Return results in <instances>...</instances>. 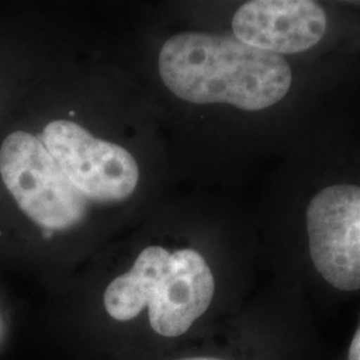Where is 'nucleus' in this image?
Here are the masks:
<instances>
[{"label":"nucleus","instance_id":"obj_1","mask_svg":"<svg viewBox=\"0 0 360 360\" xmlns=\"http://www.w3.org/2000/svg\"><path fill=\"white\" fill-rule=\"evenodd\" d=\"M168 90L195 104H231L260 111L281 102L292 84L283 56L239 39L183 32L168 39L159 55Z\"/></svg>","mask_w":360,"mask_h":360},{"label":"nucleus","instance_id":"obj_2","mask_svg":"<svg viewBox=\"0 0 360 360\" xmlns=\"http://www.w3.org/2000/svg\"><path fill=\"white\" fill-rule=\"evenodd\" d=\"M214 292V275L198 251L169 252L153 245L143 250L131 270L108 284L104 307L110 316L126 322L147 306L155 333L175 338L206 312Z\"/></svg>","mask_w":360,"mask_h":360},{"label":"nucleus","instance_id":"obj_3","mask_svg":"<svg viewBox=\"0 0 360 360\" xmlns=\"http://www.w3.org/2000/svg\"><path fill=\"white\" fill-rule=\"evenodd\" d=\"M0 175L28 218L44 230H67L87 212L77 191L37 136L16 131L0 147Z\"/></svg>","mask_w":360,"mask_h":360},{"label":"nucleus","instance_id":"obj_4","mask_svg":"<svg viewBox=\"0 0 360 360\" xmlns=\"http://www.w3.org/2000/svg\"><path fill=\"white\" fill-rule=\"evenodd\" d=\"M41 143L65 176L86 199L117 203L135 191L139 167L127 150L95 138L70 120H53L41 134Z\"/></svg>","mask_w":360,"mask_h":360},{"label":"nucleus","instance_id":"obj_5","mask_svg":"<svg viewBox=\"0 0 360 360\" xmlns=\"http://www.w3.org/2000/svg\"><path fill=\"white\" fill-rule=\"evenodd\" d=\"M309 255L323 279L340 291L360 290V187L335 184L306 212Z\"/></svg>","mask_w":360,"mask_h":360},{"label":"nucleus","instance_id":"obj_6","mask_svg":"<svg viewBox=\"0 0 360 360\" xmlns=\"http://www.w3.org/2000/svg\"><path fill=\"white\" fill-rule=\"evenodd\" d=\"M235 38L276 55L304 52L322 40L327 15L311 0H252L232 18Z\"/></svg>","mask_w":360,"mask_h":360},{"label":"nucleus","instance_id":"obj_7","mask_svg":"<svg viewBox=\"0 0 360 360\" xmlns=\"http://www.w3.org/2000/svg\"><path fill=\"white\" fill-rule=\"evenodd\" d=\"M348 360H360V323L348 348Z\"/></svg>","mask_w":360,"mask_h":360},{"label":"nucleus","instance_id":"obj_8","mask_svg":"<svg viewBox=\"0 0 360 360\" xmlns=\"http://www.w3.org/2000/svg\"><path fill=\"white\" fill-rule=\"evenodd\" d=\"M180 360H221V359H215V358H190V359H180Z\"/></svg>","mask_w":360,"mask_h":360}]
</instances>
